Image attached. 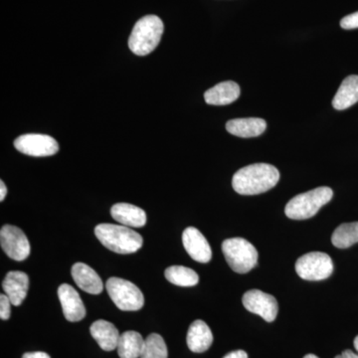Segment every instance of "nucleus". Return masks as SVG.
I'll use <instances>...</instances> for the list:
<instances>
[{
    "label": "nucleus",
    "instance_id": "nucleus-1",
    "mask_svg": "<svg viewBox=\"0 0 358 358\" xmlns=\"http://www.w3.org/2000/svg\"><path fill=\"white\" fill-rule=\"evenodd\" d=\"M280 180V173L268 164H255L239 169L232 179L235 192L241 195L261 194L272 189Z\"/></svg>",
    "mask_w": 358,
    "mask_h": 358
},
{
    "label": "nucleus",
    "instance_id": "nucleus-2",
    "mask_svg": "<svg viewBox=\"0 0 358 358\" xmlns=\"http://www.w3.org/2000/svg\"><path fill=\"white\" fill-rule=\"evenodd\" d=\"M95 235L106 248L122 255L136 253L143 244L141 235L124 225L100 224L95 228Z\"/></svg>",
    "mask_w": 358,
    "mask_h": 358
},
{
    "label": "nucleus",
    "instance_id": "nucleus-3",
    "mask_svg": "<svg viewBox=\"0 0 358 358\" xmlns=\"http://www.w3.org/2000/svg\"><path fill=\"white\" fill-rule=\"evenodd\" d=\"M164 25L157 15H147L134 25L129 39V47L138 56L152 53L159 46Z\"/></svg>",
    "mask_w": 358,
    "mask_h": 358
},
{
    "label": "nucleus",
    "instance_id": "nucleus-4",
    "mask_svg": "<svg viewBox=\"0 0 358 358\" xmlns=\"http://www.w3.org/2000/svg\"><path fill=\"white\" fill-rule=\"evenodd\" d=\"M334 196L331 188L322 186L310 192L301 193L292 199L286 205L285 213L293 220L312 218L322 206L329 203Z\"/></svg>",
    "mask_w": 358,
    "mask_h": 358
},
{
    "label": "nucleus",
    "instance_id": "nucleus-5",
    "mask_svg": "<svg viewBox=\"0 0 358 358\" xmlns=\"http://www.w3.org/2000/svg\"><path fill=\"white\" fill-rule=\"evenodd\" d=\"M222 252L228 265L238 274H246L258 263V251L243 238H230L222 243Z\"/></svg>",
    "mask_w": 358,
    "mask_h": 358
},
{
    "label": "nucleus",
    "instance_id": "nucleus-6",
    "mask_svg": "<svg viewBox=\"0 0 358 358\" xmlns=\"http://www.w3.org/2000/svg\"><path fill=\"white\" fill-rule=\"evenodd\" d=\"M107 291L115 306L124 312L140 310L145 305V298L133 282L112 277L108 280Z\"/></svg>",
    "mask_w": 358,
    "mask_h": 358
},
{
    "label": "nucleus",
    "instance_id": "nucleus-7",
    "mask_svg": "<svg viewBox=\"0 0 358 358\" xmlns=\"http://www.w3.org/2000/svg\"><path fill=\"white\" fill-rule=\"evenodd\" d=\"M296 272L303 280L322 281L333 274V260L322 252H310L296 260Z\"/></svg>",
    "mask_w": 358,
    "mask_h": 358
},
{
    "label": "nucleus",
    "instance_id": "nucleus-8",
    "mask_svg": "<svg viewBox=\"0 0 358 358\" xmlns=\"http://www.w3.org/2000/svg\"><path fill=\"white\" fill-rule=\"evenodd\" d=\"M14 147L21 154L35 157H50L57 154L59 150V145L55 138L39 134L20 136L14 141Z\"/></svg>",
    "mask_w": 358,
    "mask_h": 358
},
{
    "label": "nucleus",
    "instance_id": "nucleus-9",
    "mask_svg": "<svg viewBox=\"0 0 358 358\" xmlns=\"http://www.w3.org/2000/svg\"><path fill=\"white\" fill-rule=\"evenodd\" d=\"M0 244L4 253L14 261H24L30 255V243L23 231L16 226L4 225L0 230Z\"/></svg>",
    "mask_w": 358,
    "mask_h": 358
},
{
    "label": "nucleus",
    "instance_id": "nucleus-10",
    "mask_svg": "<svg viewBox=\"0 0 358 358\" xmlns=\"http://www.w3.org/2000/svg\"><path fill=\"white\" fill-rule=\"evenodd\" d=\"M243 306L250 313H256L266 322H274L278 315V301L272 294L264 293L260 289H251L244 294Z\"/></svg>",
    "mask_w": 358,
    "mask_h": 358
},
{
    "label": "nucleus",
    "instance_id": "nucleus-11",
    "mask_svg": "<svg viewBox=\"0 0 358 358\" xmlns=\"http://www.w3.org/2000/svg\"><path fill=\"white\" fill-rule=\"evenodd\" d=\"M182 243L188 255L199 263H208L212 258L210 245L199 229L186 228L182 233Z\"/></svg>",
    "mask_w": 358,
    "mask_h": 358
},
{
    "label": "nucleus",
    "instance_id": "nucleus-12",
    "mask_svg": "<svg viewBox=\"0 0 358 358\" xmlns=\"http://www.w3.org/2000/svg\"><path fill=\"white\" fill-rule=\"evenodd\" d=\"M58 298L66 320L76 322L86 317L83 301L72 286L68 284L61 285L58 289Z\"/></svg>",
    "mask_w": 358,
    "mask_h": 358
},
{
    "label": "nucleus",
    "instance_id": "nucleus-13",
    "mask_svg": "<svg viewBox=\"0 0 358 358\" xmlns=\"http://www.w3.org/2000/svg\"><path fill=\"white\" fill-rule=\"evenodd\" d=\"M2 289L11 301V303L18 307L27 296L29 278L21 271H11L7 273L6 279L2 282Z\"/></svg>",
    "mask_w": 358,
    "mask_h": 358
},
{
    "label": "nucleus",
    "instance_id": "nucleus-14",
    "mask_svg": "<svg viewBox=\"0 0 358 358\" xmlns=\"http://www.w3.org/2000/svg\"><path fill=\"white\" fill-rule=\"evenodd\" d=\"M71 274L77 286L86 293L91 294L102 293L103 289L102 279L90 266L84 263H76L73 266Z\"/></svg>",
    "mask_w": 358,
    "mask_h": 358
},
{
    "label": "nucleus",
    "instance_id": "nucleus-15",
    "mask_svg": "<svg viewBox=\"0 0 358 358\" xmlns=\"http://www.w3.org/2000/svg\"><path fill=\"white\" fill-rule=\"evenodd\" d=\"M110 215L117 222L127 227H143L147 223V213L140 207L129 203H117L110 208Z\"/></svg>",
    "mask_w": 358,
    "mask_h": 358
},
{
    "label": "nucleus",
    "instance_id": "nucleus-16",
    "mask_svg": "<svg viewBox=\"0 0 358 358\" xmlns=\"http://www.w3.org/2000/svg\"><path fill=\"white\" fill-rule=\"evenodd\" d=\"M186 341L192 352H204L209 350L213 343V334L206 322L197 320L189 327Z\"/></svg>",
    "mask_w": 358,
    "mask_h": 358
},
{
    "label": "nucleus",
    "instance_id": "nucleus-17",
    "mask_svg": "<svg viewBox=\"0 0 358 358\" xmlns=\"http://www.w3.org/2000/svg\"><path fill=\"white\" fill-rule=\"evenodd\" d=\"M92 336L105 352H112L117 348L120 336L117 327L107 320H96L90 327Z\"/></svg>",
    "mask_w": 358,
    "mask_h": 358
},
{
    "label": "nucleus",
    "instance_id": "nucleus-18",
    "mask_svg": "<svg viewBox=\"0 0 358 358\" xmlns=\"http://www.w3.org/2000/svg\"><path fill=\"white\" fill-rule=\"evenodd\" d=\"M240 93L239 85L235 82H222L205 92V102L213 106L229 105L239 98Z\"/></svg>",
    "mask_w": 358,
    "mask_h": 358
},
{
    "label": "nucleus",
    "instance_id": "nucleus-19",
    "mask_svg": "<svg viewBox=\"0 0 358 358\" xmlns=\"http://www.w3.org/2000/svg\"><path fill=\"white\" fill-rule=\"evenodd\" d=\"M267 129V122L260 117L231 120L226 124L228 133L240 138H255Z\"/></svg>",
    "mask_w": 358,
    "mask_h": 358
},
{
    "label": "nucleus",
    "instance_id": "nucleus-20",
    "mask_svg": "<svg viewBox=\"0 0 358 358\" xmlns=\"http://www.w3.org/2000/svg\"><path fill=\"white\" fill-rule=\"evenodd\" d=\"M358 102V76L352 75L346 77L339 87L333 100L334 109H348Z\"/></svg>",
    "mask_w": 358,
    "mask_h": 358
},
{
    "label": "nucleus",
    "instance_id": "nucleus-21",
    "mask_svg": "<svg viewBox=\"0 0 358 358\" xmlns=\"http://www.w3.org/2000/svg\"><path fill=\"white\" fill-rule=\"evenodd\" d=\"M145 346V339L141 334L129 331L121 334L117 350L121 358H141Z\"/></svg>",
    "mask_w": 358,
    "mask_h": 358
},
{
    "label": "nucleus",
    "instance_id": "nucleus-22",
    "mask_svg": "<svg viewBox=\"0 0 358 358\" xmlns=\"http://www.w3.org/2000/svg\"><path fill=\"white\" fill-rule=\"evenodd\" d=\"M166 280L179 287H193L199 284V277L192 268L183 266H171L164 272Z\"/></svg>",
    "mask_w": 358,
    "mask_h": 358
},
{
    "label": "nucleus",
    "instance_id": "nucleus-23",
    "mask_svg": "<svg viewBox=\"0 0 358 358\" xmlns=\"http://www.w3.org/2000/svg\"><path fill=\"white\" fill-rule=\"evenodd\" d=\"M331 242L336 248L346 249L358 243V222L343 223L334 230Z\"/></svg>",
    "mask_w": 358,
    "mask_h": 358
},
{
    "label": "nucleus",
    "instance_id": "nucleus-24",
    "mask_svg": "<svg viewBox=\"0 0 358 358\" xmlns=\"http://www.w3.org/2000/svg\"><path fill=\"white\" fill-rule=\"evenodd\" d=\"M167 348L164 339L157 334H152L145 339V350L141 358H167Z\"/></svg>",
    "mask_w": 358,
    "mask_h": 358
},
{
    "label": "nucleus",
    "instance_id": "nucleus-25",
    "mask_svg": "<svg viewBox=\"0 0 358 358\" xmlns=\"http://www.w3.org/2000/svg\"><path fill=\"white\" fill-rule=\"evenodd\" d=\"M13 303L6 294L0 296V319L7 320L10 317V307Z\"/></svg>",
    "mask_w": 358,
    "mask_h": 358
},
{
    "label": "nucleus",
    "instance_id": "nucleus-26",
    "mask_svg": "<svg viewBox=\"0 0 358 358\" xmlns=\"http://www.w3.org/2000/svg\"><path fill=\"white\" fill-rule=\"evenodd\" d=\"M341 26L345 30L357 29L358 28V11L343 18L341 21Z\"/></svg>",
    "mask_w": 358,
    "mask_h": 358
},
{
    "label": "nucleus",
    "instance_id": "nucleus-27",
    "mask_svg": "<svg viewBox=\"0 0 358 358\" xmlns=\"http://www.w3.org/2000/svg\"><path fill=\"white\" fill-rule=\"evenodd\" d=\"M223 358H248V355L244 350H234L226 355Z\"/></svg>",
    "mask_w": 358,
    "mask_h": 358
},
{
    "label": "nucleus",
    "instance_id": "nucleus-28",
    "mask_svg": "<svg viewBox=\"0 0 358 358\" xmlns=\"http://www.w3.org/2000/svg\"><path fill=\"white\" fill-rule=\"evenodd\" d=\"M22 358H51L50 355H47L46 352H27L23 355Z\"/></svg>",
    "mask_w": 358,
    "mask_h": 358
},
{
    "label": "nucleus",
    "instance_id": "nucleus-29",
    "mask_svg": "<svg viewBox=\"0 0 358 358\" xmlns=\"http://www.w3.org/2000/svg\"><path fill=\"white\" fill-rule=\"evenodd\" d=\"M334 358H358V355L357 353L353 352L352 350H346L345 352L341 353V355H338Z\"/></svg>",
    "mask_w": 358,
    "mask_h": 358
},
{
    "label": "nucleus",
    "instance_id": "nucleus-30",
    "mask_svg": "<svg viewBox=\"0 0 358 358\" xmlns=\"http://www.w3.org/2000/svg\"><path fill=\"white\" fill-rule=\"evenodd\" d=\"M7 193V188L6 185H4L3 181H0V201H3L4 199H6Z\"/></svg>",
    "mask_w": 358,
    "mask_h": 358
},
{
    "label": "nucleus",
    "instance_id": "nucleus-31",
    "mask_svg": "<svg viewBox=\"0 0 358 358\" xmlns=\"http://www.w3.org/2000/svg\"><path fill=\"white\" fill-rule=\"evenodd\" d=\"M355 350H357V352H358V336L355 339Z\"/></svg>",
    "mask_w": 358,
    "mask_h": 358
},
{
    "label": "nucleus",
    "instance_id": "nucleus-32",
    "mask_svg": "<svg viewBox=\"0 0 358 358\" xmlns=\"http://www.w3.org/2000/svg\"><path fill=\"white\" fill-rule=\"evenodd\" d=\"M303 358H319V357H317V355H307Z\"/></svg>",
    "mask_w": 358,
    "mask_h": 358
}]
</instances>
